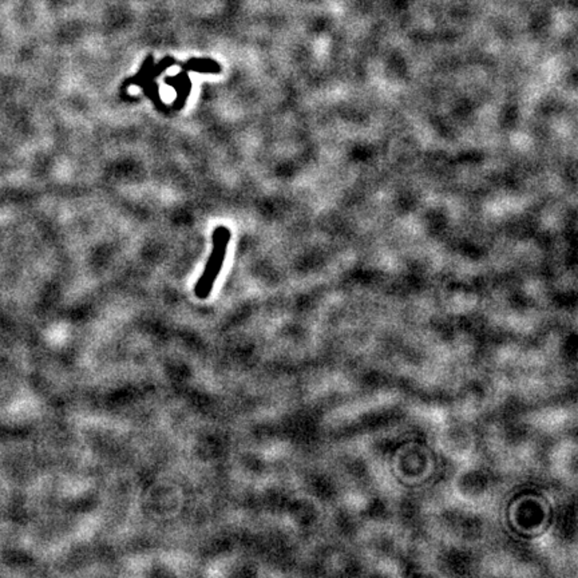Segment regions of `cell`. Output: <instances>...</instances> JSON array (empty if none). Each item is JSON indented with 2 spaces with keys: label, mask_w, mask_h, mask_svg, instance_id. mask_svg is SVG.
<instances>
[{
  "label": "cell",
  "mask_w": 578,
  "mask_h": 578,
  "mask_svg": "<svg viewBox=\"0 0 578 578\" xmlns=\"http://www.w3.org/2000/svg\"><path fill=\"white\" fill-rule=\"evenodd\" d=\"M229 240H231V231H228L227 228L220 227L213 231L214 247H213V251H212L209 260L206 262V268H205V271H203V273L201 275L200 280L197 281L196 288H194L196 296L201 300H205L210 294L213 286H214V283H216V280H217V277L221 272L223 264L225 260V255H227V251H228Z\"/></svg>",
  "instance_id": "obj_1"
}]
</instances>
